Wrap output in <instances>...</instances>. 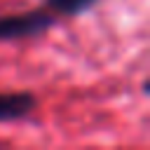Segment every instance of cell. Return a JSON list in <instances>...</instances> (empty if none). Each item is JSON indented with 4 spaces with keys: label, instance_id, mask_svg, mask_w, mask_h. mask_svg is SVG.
I'll use <instances>...</instances> for the list:
<instances>
[{
    "label": "cell",
    "instance_id": "1",
    "mask_svg": "<svg viewBox=\"0 0 150 150\" xmlns=\"http://www.w3.org/2000/svg\"><path fill=\"white\" fill-rule=\"evenodd\" d=\"M56 21L59 19L45 7L14 12V14H0V42L40 38L47 30H52L56 26Z\"/></svg>",
    "mask_w": 150,
    "mask_h": 150
},
{
    "label": "cell",
    "instance_id": "2",
    "mask_svg": "<svg viewBox=\"0 0 150 150\" xmlns=\"http://www.w3.org/2000/svg\"><path fill=\"white\" fill-rule=\"evenodd\" d=\"M35 108H38V96L28 89L0 91V122L26 120Z\"/></svg>",
    "mask_w": 150,
    "mask_h": 150
},
{
    "label": "cell",
    "instance_id": "3",
    "mask_svg": "<svg viewBox=\"0 0 150 150\" xmlns=\"http://www.w3.org/2000/svg\"><path fill=\"white\" fill-rule=\"evenodd\" d=\"M101 0H45L42 7L49 9L54 16H61V19H75V16H82L87 12H91Z\"/></svg>",
    "mask_w": 150,
    "mask_h": 150
},
{
    "label": "cell",
    "instance_id": "4",
    "mask_svg": "<svg viewBox=\"0 0 150 150\" xmlns=\"http://www.w3.org/2000/svg\"><path fill=\"white\" fill-rule=\"evenodd\" d=\"M141 91L148 96V91H150V84H148V80H143V84H141Z\"/></svg>",
    "mask_w": 150,
    "mask_h": 150
}]
</instances>
